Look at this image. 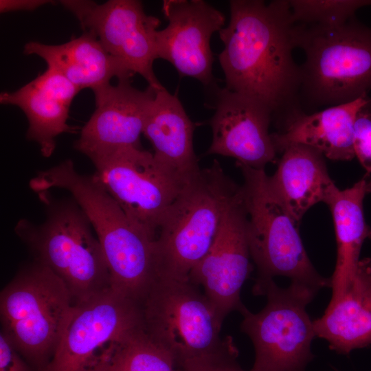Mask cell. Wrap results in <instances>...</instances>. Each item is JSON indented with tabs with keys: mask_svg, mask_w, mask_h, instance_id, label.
I'll return each mask as SVG.
<instances>
[{
	"mask_svg": "<svg viewBox=\"0 0 371 371\" xmlns=\"http://www.w3.org/2000/svg\"><path fill=\"white\" fill-rule=\"evenodd\" d=\"M218 33L225 87L257 101L284 122L302 111L300 65L293 58L295 25L289 1L232 0Z\"/></svg>",
	"mask_w": 371,
	"mask_h": 371,
	"instance_id": "6da1fadb",
	"label": "cell"
},
{
	"mask_svg": "<svg viewBox=\"0 0 371 371\" xmlns=\"http://www.w3.org/2000/svg\"><path fill=\"white\" fill-rule=\"evenodd\" d=\"M34 192L68 191L87 216L101 245L111 288L140 303L157 278L155 241L137 227L92 175L80 174L71 159L30 179Z\"/></svg>",
	"mask_w": 371,
	"mask_h": 371,
	"instance_id": "7a4b0ae2",
	"label": "cell"
},
{
	"mask_svg": "<svg viewBox=\"0 0 371 371\" xmlns=\"http://www.w3.org/2000/svg\"><path fill=\"white\" fill-rule=\"evenodd\" d=\"M37 194L45 206L44 221L21 218L14 228L34 260L65 282L76 304L111 289L102 248L78 203L71 196L56 199L49 191Z\"/></svg>",
	"mask_w": 371,
	"mask_h": 371,
	"instance_id": "3957f363",
	"label": "cell"
},
{
	"mask_svg": "<svg viewBox=\"0 0 371 371\" xmlns=\"http://www.w3.org/2000/svg\"><path fill=\"white\" fill-rule=\"evenodd\" d=\"M300 65L299 103L330 107L367 96L371 89V27L356 20L333 26L296 23Z\"/></svg>",
	"mask_w": 371,
	"mask_h": 371,
	"instance_id": "277c9868",
	"label": "cell"
},
{
	"mask_svg": "<svg viewBox=\"0 0 371 371\" xmlns=\"http://www.w3.org/2000/svg\"><path fill=\"white\" fill-rule=\"evenodd\" d=\"M76 308L65 282L34 260L1 291V332L33 370L45 371Z\"/></svg>",
	"mask_w": 371,
	"mask_h": 371,
	"instance_id": "5b68a950",
	"label": "cell"
},
{
	"mask_svg": "<svg viewBox=\"0 0 371 371\" xmlns=\"http://www.w3.org/2000/svg\"><path fill=\"white\" fill-rule=\"evenodd\" d=\"M239 187L216 159L183 186L155 241L157 278L189 279L213 245L226 207Z\"/></svg>",
	"mask_w": 371,
	"mask_h": 371,
	"instance_id": "8992f818",
	"label": "cell"
},
{
	"mask_svg": "<svg viewBox=\"0 0 371 371\" xmlns=\"http://www.w3.org/2000/svg\"><path fill=\"white\" fill-rule=\"evenodd\" d=\"M243 177L241 186L247 214L251 258L257 269L253 289L276 276L317 293L331 287V280L318 273L304 249L298 223L271 191L265 169L237 164Z\"/></svg>",
	"mask_w": 371,
	"mask_h": 371,
	"instance_id": "52a82bcc",
	"label": "cell"
},
{
	"mask_svg": "<svg viewBox=\"0 0 371 371\" xmlns=\"http://www.w3.org/2000/svg\"><path fill=\"white\" fill-rule=\"evenodd\" d=\"M144 330L174 357L176 365L221 350L223 322L189 279L157 278L140 303Z\"/></svg>",
	"mask_w": 371,
	"mask_h": 371,
	"instance_id": "ba28073f",
	"label": "cell"
},
{
	"mask_svg": "<svg viewBox=\"0 0 371 371\" xmlns=\"http://www.w3.org/2000/svg\"><path fill=\"white\" fill-rule=\"evenodd\" d=\"M252 292L266 296L267 304L258 313L246 307L240 313V330L255 350L249 371H304L313 357L311 346L316 336L306 307L317 292L292 282L281 288L273 280Z\"/></svg>",
	"mask_w": 371,
	"mask_h": 371,
	"instance_id": "9c48e42d",
	"label": "cell"
},
{
	"mask_svg": "<svg viewBox=\"0 0 371 371\" xmlns=\"http://www.w3.org/2000/svg\"><path fill=\"white\" fill-rule=\"evenodd\" d=\"M142 330L139 304L111 289L76 305L45 371H100Z\"/></svg>",
	"mask_w": 371,
	"mask_h": 371,
	"instance_id": "30bf717a",
	"label": "cell"
},
{
	"mask_svg": "<svg viewBox=\"0 0 371 371\" xmlns=\"http://www.w3.org/2000/svg\"><path fill=\"white\" fill-rule=\"evenodd\" d=\"M91 161L95 180L133 223L155 240L164 216L186 183L142 146L122 148Z\"/></svg>",
	"mask_w": 371,
	"mask_h": 371,
	"instance_id": "8fae6325",
	"label": "cell"
},
{
	"mask_svg": "<svg viewBox=\"0 0 371 371\" xmlns=\"http://www.w3.org/2000/svg\"><path fill=\"white\" fill-rule=\"evenodd\" d=\"M60 3L78 20L83 32L93 34L106 52L139 74L149 87L164 89L155 74L158 59L157 33L160 20L147 14L137 0H63Z\"/></svg>",
	"mask_w": 371,
	"mask_h": 371,
	"instance_id": "7c38bea8",
	"label": "cell"
},
{
	"mask_svg": "<svg viewBox=\"0 0 371 371\" xmlns=\"http://www.w3.org/2000/svg\"><path fill=\"white\" fill-rule=\"evenodd\" d=\"M250 258L247 214L240 186L226 207L213 245L188 278L203 287L223 322L229 313H240L245 308L240 292L251 270Z\"/></svg>",
	"mask_w": 371,
	"mask_h": 371,
	"instance_id": "4fadbf2b",
	"label": "cell"
},
{
	"mask_svg": "<svg viewBox=\"0 0 371 371\" xmlns=\"http://www.w3.org/2000/svg\"><path fill=\"white\" fill-rule=\"evenodd\" d=\"M207 106L214 110L209 120L212 143L206 155H219L241 164L264 169L276 157L269 125L271 111L254 99L218 84L205 88Z\"/></svg>",
	"mask_w": 371,
	"mask_h": 371,
	"instance_id": "5bb4252c",
	"label": "cell"
},
{
	"mask_svg": "<svg viewBox=\"0 0 371 371\" xmlns=\"http://www.w3.org/2000/svg\"><path fill=\"white\" fill-rule=\"evenodd\" d=\"M162 12L168 24L157 33L158 58L205 88L216 84L210 41L225 27V14L203 0H164Z\"/></svg>",
	"mask_w": 371,
	"mask_h": 371,
	"instance_id": "9a60e30c",
	"label": "cell"
},
{
	"mask_svg": "<svg viewBox=\"0 0 371 371\" xmlns=\"http://www.w3.org/2000/svg\"><path fill=\"white\" fill-rule=\"evenodd\" d=\"M157 91L149 86L138 89L132 79L93 91L95 109L80 129L74 148L91 160L122 148L141 147L144 121Z\"/></svg>",
	"mask_w": 371,
	"mask_h": 371,
	"instance_id": "2e32d148",
	"label": "cell"
},
{
	"mask_svg": "<svg viewBox=\"0 0 371 371\" xmlns=\"http://www.w3.org/2000/svg\"><path fill=\"white\" fill-rule=\"evenodd\" d=\"M79 91L63 74L47 67L19 89L2 91L0 103L21 109L28 121L27 139L38 144L44 157H49L56 148V137L76 131L67 121L71 104Z\"/></svg>",
	"mask_w": 371,
	"mask_h": 371,
	"instance_id": "e0dca14e",
	"label": "cell"
},
{
	"mask_svg": "<svg viewBox=\"0 0 371 371\" xmlns=\"http://www.w3.org/2000/svg\"><path fill=\"white\" fill-rule=\"evenodd\" d=\"M370 100L364 96L350 102L288 117L283 129L271 134L275 148L282 151L293 144L312 147L333 160H351L355 156V124L359 113Z\"/></svg>",
	"mask_w": 371,
	"mask_h": 371,
	"instance_id": "ac0fdd59",
	"label": "cell"
},
{
	"mask_svg": "<svg viewBox=\"0 0 371 371\" xmlns=\"http://www.w3.org/2000/svg\"><path fill=\"white\" fill-rule=\"evenodd\" d=\"M194 124L177 95L157 91L148 111L143 135L156 160L183 183L201 170L193 147Z\"/></svg>",
	"mask_w": 371,
	"mask_h": 371,
	"instance_id": "d6986e66",
	"label": "cell"
},
{
	"mask_svg": "<svg viewBox=\"0 0 371 371\" xmlns=\"http://www.w3.org/2000/svg\"><path fill=\"white\" fill-rule=\"evenodd\" d=\"M23 53L39 56L47 67L60 72L80 91L89 88L94 91L111 84L113 78L132 79L135 75L87 32L60 45L29 41L23 47Z\"/></svg>",
	"mask_w": 371,
	"mask_h": 371,
	"instance_id": "ffe728a7",
	"label": "cell"
},
{
	"mask_svg": "<svg viewBox=\"0 0 371 371\" xmlns=\"http://www.w3.org/2000/svg\"><path fill=\"white\" fill-rule=\"evenodd\" d=\"M267 183L298 223L311 207L325 203L335 186L324 155L302 144L291 145L282 151L277 170L267 176Z\"/></svg>",
	"mask_w": 371,
	"mask_h": 371,
	"instance_id": "44dd1931",
	"label": "cell"
},
{
	"mask_svg": "<svg viewBox=\"0 0 371 371\" xmlns=\"http://www.w3.org/2000/svg\"><path fill=\"white\" fill-rule=\"evenodd\" d=\"M370 192L371 179L366 175L350 188L339 190L335 186L325 201L333 216L337 251L330 278V302L346 291L358 269L362 245L366 239H371V227L363 213V200Z\"/></svg>",
	"mask_w": 371,
	"mask_h": 371,
	"instance_id": "7402d4cb",
	"label": "cell"
},
{
	"mask_svg": "<svg viewBox=\"0 0 371 371\" xmlns=\"http://www.w3.org/2000/svg\"><path fill=\"white\" fill-rule=\"evenodd\" d=\"M316 336L347 355L371 344V275L361 265L344 294L313 320Z\"/></svg>",
	"mask_w": 371,
	"mask_h": 371,
	"instance_id": "603a6c76",
	"label": "cell"
},
{
	"mask_svg": "<svg viewBox=\"0 0 371 371\" xmlns=\"http://www.w3.org/2000/svg\"><path fill=\"white\" fill-rule=\"evenodd\" d=\"M169 352L155 344L142 330L125 341L100 371H175Z\"/></svg>",
	"mask_w": 371,
	"mask_h": 371,
	"instance_id": "cb8c5ba5",
	"label": "cell"
},
{
	"mask_svg": "<svg viewBox=\"0 0 371 371\" xmlns=\"http://www.w3.org/2000/svg\"><path fill=\"white\" fill-rule=\"evenodd\" d=\"M296 23L338 25L355 17L356 11L371 5L370 0L289 1Z\"/></svg>",
	"mask_w": 371,
	"mask_h": 371,
	"instance_id": "d4e9b609",
	"label": "cell"
},
{
	"mask_svg": "<svg viewBox=\"0 0 371 371\" xmlns=\"http://www.w3.org/2000/svg\"><path fill=\"white\" fill-rule=\"evenodd\" d=\"M238 351L229 337L220 351L201 358L188 360L176 365L175 371H245L237 362Z\"/></svg>",
	"mask_w": 371,
	"mask_h": 371,
	"instance_id": "484cf974",
	"label": "cell"
},
{
	"mask_svg": "<svg viewBox=\"0 0 371 371\" xmlns=\"http://www.w3.org/2000/svg\"><path fill=\"white\" fill-rule=\"evenodd\" d=\"M368 107V104L357 117L353 146L355 156L367 172L371 173V109Z\"/></svg>",
	"mask_w": 371,
	"mask_h": 371,
	"instance_id": "4316f807",
	"label": "cell"
},
{
	"mask_svg": "<svg viewBox=\"0 0 371 371\" xmlns=\"http://www.w3.org/2000/svg\"><path fill=\"white\" fill-rule=\"evenodd\" d=\"M32 370L5 335L1 332L0 371H32Z\"/></svg>",
	"mask_w": 371,
	"mask_h": 371,
	"instance_id": "83f0119b",
	"label": "cell"
},
{
	"mask_svg": "<svg viewBox=\"0 0 371 371\" xmlns=\"http://www.w3.org/2000/svg\"><path fill=\"white\" fill-rule=\"evenodd\" d=\"M48 0H0V12L5 13L16 11H32L48 3Z\"/></svg>",
	"mask_w": 371,
	"mask_h": 371,
	"instance_id": "f1b7e54d",
	"label": "cell"
},
{
	"mask_svg": "<svg viewBox=\"0 0 371 371\" xmlns=\"http://www.w3.org/2000/svg\"><path fill=\"white\" fill-rule=\"evenodd\" d=\"M359 264L371 275V257L360 260Z\"/></svg>",
	"mask_w": 371,
	"mask_h": 371,
	"instance_id": "f546056e",
	"label": "cell"
}]
</instances>
